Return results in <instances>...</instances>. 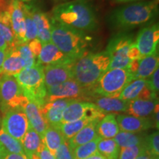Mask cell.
<instances>
[{
  "mask_svg": "<svg viewBox=\"0 0 159 159\" xmlns=\"http://www.w3.org/2000/svg\"><path fill=\"white\" fill-rule=\"evenodd\" d=\"M116 114H108L99 120L97 134L102 139H114L120 131L116 119Z\"/></svg>",
  "mask_w": 159,
  "mask_h": 159,
  "instance_id": "obj_26",
  "label": "cell"
},
{
  "mask_svg": "<svg viewBox=\"0 0 159 159\" xmlns=\"http://www.w3.org/2000/svg\"><path fill=\"white\" fill-rule=\"evenodd\" d=\"M1 122H2V119H1V115H0V128H1Z\"/></svg>",
  "mask_w": 159,
  "mask_h": 159,
  "instance_id": "obj_53",
  "label": "cell"
},
{
  "mask_svg": "<svg viewBox=\"0 0 159 159\" xmlns=\"http://www.w3.org/2000/svg\"><path fill=\"white\" fill-rule=\"evenodd\" d=\"M27 45H28L29 48L33 52V54L34 55L35 58L37 59L40 52H41V48H42V43L38 39H35L27 42Z\"/></svg>",
  "mask_w": 159,
  "mask_h": 159,
  "instance_id": "obj_41",
  "label": "cell"
},
{
  "mask_svg": "<svg viewBox=\"0 0 159 159\" xmlns=\"http://www.w3.org/2000/svg\"><path fill=\"white\" fill-rule=\"evenodd\" d=\"M116 122L119 130L125 132L143 133L155 128L151 117H137L128 114H116Z\"/></svg>",
  "mask_w": 159,
  "mask_h": 159,
  "instance_id": "obj_16",
  "label": "cell"
},
{
  "mask_svg": "<svg viewBox=\"0 0 159 159\" xmlns=\"http://www.w3.org/2000/svg\"><path fill=\"white\" fill-rule=\"evenodd\" d=\"M118 98L130 102L135 99H156L158 95L151 91L147 80L135 79L123 89Z\"/></svg>",
  "mask_w": 159,
  "mask_h": 159,
  "instance_id": "obj_15",
  "label": "cell"
},
{
  "mask_svg": "<svg viewBox=\"0 0 159 159\" xmlns=\"http://www.w3.org/2000/svg\"><path fill=\"white\" fill-rule=\"evenodd\" d=\"M24 5L25 3L20 0H12L8 8L11 28L18 44L27 43Z\"/></svg>",
  "mask_w": 159,
  "mask_h": 159,
  "instance_id": "obj_14",
  "label": "cell"
},
{
  "mask_svg": "<svg viewBox=\"0 0 159 159\" xmlns=\"http://www.w3.org/2000/svg\"><path fill=\"white\" fill-rule=\"evenodd\" d=\"M85 159H106V158H105V157H103L102 156H101L99 153H97L94 155V156H91Z\"/></svg>",
  "mask_w": 159,
  "mask_h": 159,
  "instance_id": "obj_50",
  "label": "cell"
},
{
  "mask_svg": "<svg viewBox=\"0 0 159 159\" xmlns=\"http://www.w3.org/2000/svg\"><path fill=\"white\" fill-rule=\"evenodd\" d=\"M23 110L28 119L31 128L36 131L42 139L44 132L49 125L43 116L41 108L35 103L28 101Z\"/></svg>",
  "mask_w": 159,
  "mask_h": 159,
  "instance_id": "obj_20",
  "label": "cell"
},
{
  "mask_svg": "<svg viewBox=\"0 0 159 159\" xmlns=\"http://www.w3.org/2000/svg\"><path fill=\"white\" fill-rule=\"evenodd\" d=\"M144 150V144L120 148L118 159H136Z\"/></svg>",
  "mask_w": 159,
  "mask_h": 159,
  "instance_id": "obj_37",
  "label": "cell"
},
{
  "mask_svg": "<svg viewBox=\"0 0 159 159\" xmlns=\"http://www.w3.org/2000/svg\"><path fill=\"white\" fill-rule=\"evenodd\" d=\"M6 55H7V50H2V49H0V74H1L2 67V64L5 59Z\"/></svg>",
  "mask_w": 159,
  "mask_h": 159,
  "instance_id": "obj_47",
  "label": "cell"
},
{
  "mask_svg": "<svg viewBox=\"0 0 159 159\" xmlns=\"http://www.w3.org/2000/svg\"><path fill=\"white\" fill-rule=\"evenodd\" d=\"M100 119H95L91 122L86 126H85L82 130H80L72 138L67 141L69 148L71 150H74L77 147L88 143L94 140L98 136L97 134V126Z\"/></svg>",
  "mask_w": 159,
  "mask_h": 159,
  "instance_id": "obj_23",
  "label": "cell"
},
{
  "mask_svg": "<svg viewBox=\"0 0 159 159\" xmlns=\"http://www.w3.org/2000/svg\"><path fill=\"white\" fill-rule=\"evenodd\" d=\"M6 150L0 143V159H5Z\"/></svg>",
  "mask_w": 159,
  "mask_h": 159,
  "instance_id": "obj_49",
  "label": "cell"
},
{
  "mask_svg": "<svg viewBox=\"0 0 159 159\" xmlns=\"http://www.w3.org/2000/svg\"><path fill=\"white\" fill-rule=\"evenodd\" d=\"M94 120L95 119L83 118L79 119V120L73 121V122L61 123L56 128H58V130L61 131L65 140L69 141L75 135H76L80 130H82L85 126H86L87 125Z\"/></svg>",
  "mask_w": 159,
  "mask_h": 159,
  "instance_id": "obj_30",
  "label": "cell"
},
{
  "mask_svg": "<svg viewBox=\"0 0 159 159\" xmlns=\"http://www.w3.org/2000/svg\"><path fill=\"white\" fill-rule=\"evenodd\" d=\"M40 158L41 159H55V157L48 149L46 148L43 143H41L39 151H38Z\"/></svg>",
  "mask_w": 159,
  "mask_h": 159,
  "instance_id": "obj_42",
  "label": "cell"
},
{
  "mask_svg": "<svg viewBox=\"0 0 159 159\" xmlns=\"http://www.w3.org/2000/svg\"><path fill=\"white\" fill-rule=\"evenodd\" d=\"M118 2H130L137 1V0H116Z\"/></svg>",
  "mask_w": 159,
  "mask_h": 159,
  "instance_id": "obj_51",
  "label": "cell"
},
{
  "mask_svg": "<svg viewBox=\"0 0 159 159\" xmlns=\"http://www.w3.org/2000/svg\"><path fill=\"white\" fill-rule=\"evenodd\" d=\"M134 42L139 49L142 57L154 54L158 52L157 49L159 42L158 24H154L141 30Z\"/></svg>",
  "mask_w": 159,
  "mask_h": 159,
  "instance_id": "obj_12",
  "label": "cell"
},
{
  "mask_svg": "<svg viewBox=\"0 0 159 159\" xmlns=\"http://www.w3.org/2000/svg\"><path fill=\"white\" fill-rule=\"evenodd\" d=\"M145 150L155 157L159 158V134L158 130L147 135L144 142Z\"/></svg>",
  "mask_w": 159,
  "mask_h": 159,
  "instance_id": "obj_36",
  "label": "cell"
},
{
  "mask_svg": "<svg viewBox=\"0 0 159 159\" xmlns=\"http://www.w3.org/2000/svg\"><path fill=\"white\" fill-rule=\"evenodd\" d=\"M159 57L158 52L154 54L148 55L139 59L138 67L136 73L134 75V80L149 78L152 73L158 69Z\"/></svg>",
  "mask_w": 159,
  "mask_h": 159,
  "instance_id": "obj_25",
  "label": "cell"
},
{
  "mask_svg": "<svg viewBox=\"0 0 159 159\" xmlns=\"http://www.w3.org/2000/svg\"><path fill=\"white\" fill-rule=\"evenodd\" d=\"M157 13V0L142 2L115 10L111 15V21L117 28L132 29L151 21Z\"/></svg>",
  "mask_w": 159,
  "mask_h": 159,
  "instance_id": "obj_4",
  "label": "cell"
},
{
  "mask_svg": "<svg viewBox=\"0 0 159 159\" xmlns=\"http://www.w3.org/2000/svg\"><path fill=\"white\" fill-rule=\"evenodd\" d=\"M8 49V45L6 43V41L4 40L2 37L0 35V49L2 50H7Z\"/></svg>",
  "mask_w": 159,
  "mask_h": 159,
  "instance_id": "obj_48",
  "label": "cell"
},
{
  "mask_svg": "<svg viewBox=\"0 0 159 159\" xmlns=\"http://www.w3.org/2000/svg\"><path fill=\"white\" fill-rule=\"evenodd\" d=\"M158 104V98L152 99H135L129 102L126 114L137 117H150Z\"/></svg>",
  "mask_w": 159,
  "mask_h": 159,
  "instance_id": "obj_22",
  "label": "cell"
},
{
  "mask_svg": "<svg viewBox=\"0 0 159 159\" xmlns=\"http://www.w3.org/2000/svg\"><path fill=\"white\" fill-rule=\"evenodd\" d=\"M1 128L13 138L21 142L30 125L21 108L11 109L5 112Z\"/></svg>",
  "mask_w": 159,
  "mask_h": 159,
  "instance_id": "obj_10",
  "label": "cell"
},
{
  "mask_svg": "<svg viewBox=\"0 0 159 159\" xmlns=\"http://www.w3.org/2000/svg\"><path fill=\"white\" fill-rule=\"evenodd\" d=\"M136 159H159V158H157V157L152 156V155L147 152L146 150H144Z\"/></svg>",
  "mask_w": 159,
  "mask_h": 159,
  "instance_id": "obj_46",
  "label": "cell"
},
{
  "mask_svg": "<svg viewBox=\"0 0 159 159\" xmlns=\"http://www.w3.org/2000/svg\"><path fill=\"white\" fill-rule=\"evenodd\" d=\"M16 49L19 51L20 56L24 63V69H29L34 66L37 63V59L30 49L27 43H19L16 45Z\"/></svg>",
  "mask_w": 159,
  "mask_h": 159,
  "instance_id": "obj_35",
  "label": "cell"
},
{
  "mask_svg": "<svg viewBox=\"0 0 159 159\" xmlns=\"http://www.w3.org/2000/svg\"><path fill=\"white\" fill-rule=\"evenodd\" d=\"M5 159H28L25 154L21 153H11L6 152Z\"/></svg>",
  "mask_w": 159,
  "mask_h": 159,
  "instance_id": "obj_45",
  "label": "cell"
},
{
  "mask_svg": "<svg viewBox=\"0 0 159 159\" xmlns=\"http://www.w3.org/2000/svg\"><path fill=\"white\" fill-rule=\"evenodd\" d=\"M159 105L158 104L155 108L153 113L151 115V118H152V121L154 122V125H155V128L157 129V130H158L159 128V119H158V115H159V109H158Z\"/></svg>",
  "mask_w": 159,
  "mask_h": 159,
  "instance_id": "obj_44",
  "label": "cell"
},
{
  "mask_svg": "<svg viewBox=\"0 0 159 159\" xmlns=\"http://www.w3.org/2000/svg\"><path fill=\"white\" fill-rule=\"evenodd\" d=\"M24 69V63L16 49V46L7 50L5 59L2 67L1 74L15 76Z\"/></svg>",
  "mask_w": 159,
  "mask_h": 159,
  "instance_id": "obj_24",
  "label": "cell"
},
{
  "mask_svg": "<svg viewBox=\"0 0 159 159\" xmlns=\"http://www.w3.org/2000/svg\"><path fill=\"white\" fill-rule=\"evenodd\" d=\"M55 159H74L72 150L69 148L67 141H65L59 147L55 152Z\"/></svg>",
  "mask_w": 159,
  "mask_h": 159,
  "instance_id": "obj_39",
  "label": "cell"
},
{
  "mask_svg": "<svg viewBox=\"0 0 159 159\" xmlns=\"http://www.w3.org/2000/svg\"><path fill=\"white\" fill-rule=\"evenodd\" d=\"M51 21V41L63 54L74 61L87 54L91 39L85 32Z\"/></svg>",
  "mask_w": 159,
  "mask_h": 159,
  "instance_id": "obj_3",
  "label": "cell"
},
{
  "mask_svg": "<svg viewBox=\"0 0 159 159\" xmlns=\"http://www.w3.org/2000/svg\"><path fill=\"white\" fill-rule=\"evenodd\" d=\"M0 143L7 152L25 154L21 142L7 134L2 128H0Z\"/></svg>",
  "mask_w": 159,
  "mask_h": 159,
  "instance_id": "obj_33",
  "label": "cell"
},
{
  "mask_svg": "<svg viewBox=\"0 0 159 159\" xmlns=\"http://www.w3.org/2000/svg\"><path fill=\"white\" fill-rule=\"evenodd\" d=\"M75 61L63 54L52 41L42 43V48L37 58V63L43 66L57 63H74Z\"/></svg>",
  "mask_w": 159,
  "mask_h": 159,
  "instance_id": "obj_18",
  "label": "cell"
},
{
  "mask_svg": "<svg viewBox=\"0 0 159 159\" xmlns=\"http://www.w3.org/2000/svg\"><path fill=\"white\" fill-rule=\"evenodd\" d=\"M94 103L89 101L75 100L71 102L63 111L62 122H69L83 118L101 119L105 116Z\"/></svg>",
  "mask_w": 159,
  "mask_h": 159,
  "instance_id": "obj_11",
  "label": "cell"
},
{
  "mask_svg": "<svg viewBox=\"0 0 159 159\" xmlns=\"http://www.w3.org/2000/svg\"><path fill=\"white\" fill-rule=\"evenodd\" d=\"M101 139L102 138L97 136L94 140L75 148L74 150H72L74 159H85L98 153L97 145Z\"/></svg>",
  "mask_w": 159,
  "mask_h": 159,
  "instance_id": "obj_32",
  "label": "cell"
},
{
  "mask_svg": "<svg viewBox=\"0 0 159 159\" xmlns=\"http://www.w3.org/2000/svg\"><path fill=\"white\" fill-rule=\"evenodd\" d=\"M74 63H63L44 66L43 68L46 88L48 89L73 79L72 66Z\"/></svg>",
  "mask_w": 159,
  "mask_h": 159,
  "instance_id": "obj_13",
  "label": "cell"
},
{
  "mask_svg": "<svg viewBox=\"0 0 159 159\" xmlns=\"http://www.w3.org/2000/svg\"><path fill=\"white\" fill-rule=\"evenodd\" d=\"M24 13H25L26 41L29 42L32 40L37 39V29L35 21L32 16L30 11V5H24Z\"/></svg>",
  "mask_w": 159,
  "mask_h": 159,
  "instance_id": "obj_34",
  "label": "cell"
},
{
  "mask_svg": "<svg viewBox=\"0 0 159 159\" xmlns=\"http://www.w3.org/2000/svg\"><path fill=\"white\" fill-rule=\"evenodd\" d=\"M41 140L46 148L54 156L59 147L66 141L58 128L52 126H48Z\"/></svg>",
  "mask_w": 159,
  "mask_h": 159,
  "instance_id": "obj_28",
  "label": "cell"
},
{
  "mask_svg": "<svg viewBox=\"0 0 159 159\" xmlns=\"http://www.w3.org/2000/svg\"><path fill=\"white\" fill-rule=\"evenodd\" d=\"M65 99L85 101L91 100L93 96L90 91L83 88L74 79L69 80L61 84L47 89L45 103Z\"/></svg>",
  "mask_w": 159,
  "mask_h": 159,
  "instance_id": "obj_8",
  "label": "cell"
},
{
  "mask_svg": "<svg viewBox=\"0 0 159 159\" xmlns=\"http://www.w3.org/2000/svg\"><path fill=\"white\" fill-rule=\"evenodd\" d=\"M20 1H21L22 2H30L33 1V0H20Z\"/></svg>",
  "mask_w": 159,
  "mask_h": 159,
  "instance_id": "obj_52",
  "label": "cell"
},
{
  "mask_svg": "<svg viewBox=\"0 0 159 159\" xmlns=\"http://www.w3.org/2000/svg\"><path fill=\"white\" fill-rule=\"evenodd\" d=\"M52 19L57 23L83 32L98 28L96 12L90 0H72L56 5Z\"/></svg>",
  "mask_w": 159,
  "mask_h": 159,
  "instance_id": "obj_1",
  "label": "cell"
},
{
  "mask_svg": "<svg viewBox=\"0 0 159 159\" xmlns=\"http://www.w3.org/2000/svg\"><path fill=\"white\" fill-rule=\"evenodd\" d=\"M43 68V66L37 63L34 66L24 69L14 76L26 98L40 108L45 104L47 94Z\"/></svg>",
  "mask_w": 159,
  "mask_h": 159,
  "instance_id": "obj_5",
  "label": "cell"
},
{
  "mask_svg": "<svg viewBox=\"0 0 159 159\" xmlns=\"http://www.w3.org/2000/svg\"><path fill=\"white\" fill-rule=\"evenodd\" d=\"M0 35L3 38L6 43H7L8 48H13L18 44L11 27L5 25L1 21H0Z\"/></svg>",
  "mask_w": 159,
  "mask_h": 159,
  "instance_id": "obj_38",
  "label": "cell"
},
{
  "mask_svg": "<svg viewBox=\"0 0 159 159\" xmlns=\"http://www.w3.org/2000/svg\"><path fill=\"white\" fill-rule=\"evenodd\" d=\"M77 99H57L46 102L41 108L49 126L57 127L62 122L63 111L71 102Z\"/></svg>",
  "mask_w": 159,
  "mask_h": 159,
  "instance_id": "obj_17",
  "label": "cell"
},
{
  "mask_svg": "<svg viewBox=\"0 0 159 159\" xmlns=\"http://www.w3.org/2000/svg\"><path fill=\"white\" fill-rule=\"evenodd\" d=\"M5 1L8 2H11V1H12V0H5Z\"/></svg>",
  "mask_w": 159,
  "mask_h": 159,
  "instance_id": "obj_54",
  "label": "cell"
},
{
  "mask_svg": "<svg viewBox=\"0 0 159 159\" xmlns=\"http://www.w3.org/2000/svg\"><path fill=\"white\" fill-rule=\"evenodd\" d=\"M134 80L128 68L108 69L99 77L91 89L93 98L95 97H116Z\"/></svg>",
  "mask_w": 159,
  "mask_h": 159,
  "instance_id": "obj_6",
  "label": "cell"
},
{
  "mask_svg": "<svg viewBox=\"0 0 159 159\" xmlns=\"http://www.w3.org/2000/svg\"><path fill=\"white\" fill-rule=\"evenodd\" d=\"M2 75L0 76V104L4 113L11 109H24L27 99L24 95L14 76Z\"/></svg>",
  "mask_w": 159,
  "mask_h": 159,
  "instance_id": "obj_7",
  "label": "cell"
},
{
  "mask_svg": "<svg viewBox=\"0 0 159 159\" xmlns=\"http://www.w3.org/2000/svg\"><path fill=\"white\" fill-rule=\"evenodd\" d=\"M21 142L25 154L30 159L33 154L37 153L42 143V140L39 134L30 126Z\"/></svg>",
  "mask_w": 159,
  "mask_h": 159,
  "instance_id": "obj_29",
  "label": "cell"
},
{
  "mask_svg": "<svg viewBox=\"0 0 159 159\" xmlns=\"http://www.w3.org/2000/svg\"><path fill=\"white\" fill-rule=\"evenodd\" d=\"M32 16L37 29V39L42 43L51 41L52 21L49 17L41 11L30 5Z\"/></svg>",
  "mask_w": 159,
  "mask_h": 159,
  "instance_id": "obj_19",
  "label": "cell"
},
{
  "mask_svg": "<svg viewBox=\"0 0 159 159\" xmlns=\"http://www.w3.org/2000/svg\"><path fill=\"white\" fill-rule=\"evenodd\" d=\"M111 61V56L106 50L87 53L73 65V79L91 92L99 77L109 69Z\"/></svg>",
  "mask_w": 159,
  "mask_h": 159,
  "instance_id": "obj_2",
  "label": "cell"
},
{
  "mask_svg": "<svg viewBox=\"0 0 159 159\" xmlns=\"http://www.w3.org/2000/svg\"><path fill=\"white\" fill-rule=\"evenodd\" d=\"M128 57L129 60L130 61V62L134 60H136V59H139L141 58V54L139 52V49L137 48L136 43L134 41V43H132L130 46V49H129L128 52Z\"/></svg>",
  "mask_w": 159,
  "mask_h": 159,
  "instance_id": "obj_43",
  "label": "cell"
},
{
  "mask_svg": "<svg viewBox=\"0 0 159 159\" xmlns=\"http://www.w3.org/2000/svg\"><path fill=\"white\" fill-rule=\"evenodd\" d=\"M98 153L106 159H118L120 148L114 139H101L97 145Z\"/></svg>",
  "mask_w": 159,
  "mask_h": 159,
  "instance_id": "obj_31",
  "label": "cell"
},
{
  "mask_svg": "<svg viewBox=\"0 0 159 159\" xmlns=\"http://www.w3.org/2000/svg\"><path fill=\"white\" fill-rule=\"evenodd\" d=\"M144 133H130L119 131L114 139L120 148L144 145L146 138Z\"/></svg>",
  "mask_w": 159,
  "mask_h": 159,
  "instance_id": "obj_27",
  "label": "cell"
},
{
  "mask_svg": "<svg viewBox=\"0 0 159 159\" xmlns=\"http://www.w3.org/2000/svg\"><path fill=\"white\" fill-rule=\"evenodd\" d=\"M91 100L104 114L126 113L129 102L116 97H95Z\"/></svg>",
  "mask_w": 159,
  "mask_h": 159,
  "instance_id": "obj_21",
  "label": "cell"
},
{
  "mask_svg": "<svg viewBox=\"0 0 159 159\" xmlns=\"http://www.w3.org/2000/svg\"><path fill=\"white\" fill-rule=\"evenodd\" d=\"M148 80L149 87L151 91L158 95L159 90V68L157 69L156 71L152 73V75L147 79Z\"/></svg>",
  "mask_w": 159,
  "mask_h": 159,
  "instance_id": "obj_40",
  "label": "cell"
},
{
  "mask_svg": "<svg viewBox=\"0 0 159 159\" xmlns=\"http://www.w3.org/2000/svg\"><path fill=\"white\" fill-rule=\"evenodd\" d=\"M133 43L132 38L126 35H116L110 40L105 49L111 58L109 69H124L128 66L130 61L128 57V52Z\"/></svg>",
  "mask_w": 159,
  "mask_h": 159,
  "instance_id": "obj_9",
  "label": "cell"
}]
</instances>
